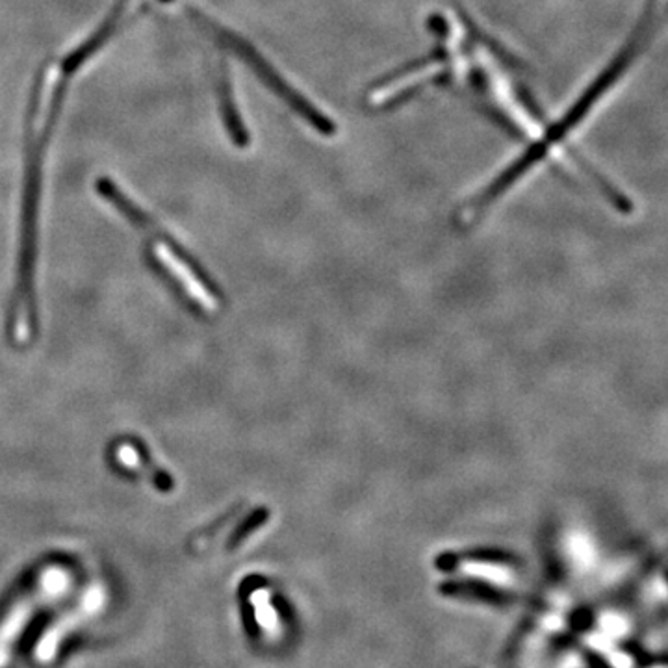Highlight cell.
<instances>
[{
    "mask_svg": "<svg viewBox=\"0 0 668 668\" xmlns=\"http://www.w3.org/2000/svg\"><path fill=\"white\" fill-rule=\"evenodd\" d=\"M448 593L459 594V596H470L475 600L491 602V604H507V596L497 593L494 588L485 587L480 583H452L445 587Z\"/></svg>",
    "mask_w": 668,
    "mask_h": 668,
    "instance_id": "4",
    "label": "cell"
},
{
    "mask_svg": "<svg viewBox=\"0 0 668 668\" xmlns=\"http://www.w3.org/2000/svg\"><path fill=\"white\" fill-rule=\"evenodd\" d=\"M97 192L101 197L110 201L132 225H136L137 229H142L143 233L156 238V241H153V253H155L156 260L175 279L181 280L184 291L192 296V299H195V304L201 305L203 309H216L217 297L214 296L210 285H206L205 279L195 269V264H192V260L184 255L183 249L140 206L134 205L110 178H99Z\"/></svg>",
    "mask_w": 668,
    "mask_h": 668,
    "instance_id": "1",
    "label": "cell"
},
{
    "mask_svg": "<svg viewBox=\"0 0 668 668\" xmlns=\"http://www.w3.org/2000/svg\"><path fill=\"white\" fill-rule=\"evenodd\" d=\"M219 101H222L223 120H225L229 136L233 137L236 145L246 147L249 143V136H247L246 126L241 123L240 112L236 109L235 97H233L227 81L219 82Z\"/></svg>",
    "mask_w": 668,
    "mask_h": 668,
    "instance_id": "3",
    "label": "cell"
},
{
    "mask_svg": "<svg viewBox=\"0 0 668 668\" xmlns=\"http://www.w3.org/2000/svg\"><path fill=\"white\" fill-rule=\"evenodd\" d=\"M192 16H194L195 21H197L203 29L210 30V34L214 35L219 43H223V45L230 49V51L236 52L238 56L244 58V62H246L249 68L255 69V73H257L280 99H285L288 106L296 110L297 114L301 115L309 125L315 126L316 131H320L321 134H326V136H332L335 125L329 121V117H326L321 112H318L307 99L301 97L285 79H280L279 73H277V71H275V69L271 68V65H269V63L266 62L249 43H246V41L238 38V35L230 34L229 30L222 29V27H217L216 23H212L210 19L203 18L199 12H192Z\"/></svg>",
    "mask_w": 668,
    "mask_h": 668,
    "instance_id": "2",
    "label": "cell"
}]
</instances>
